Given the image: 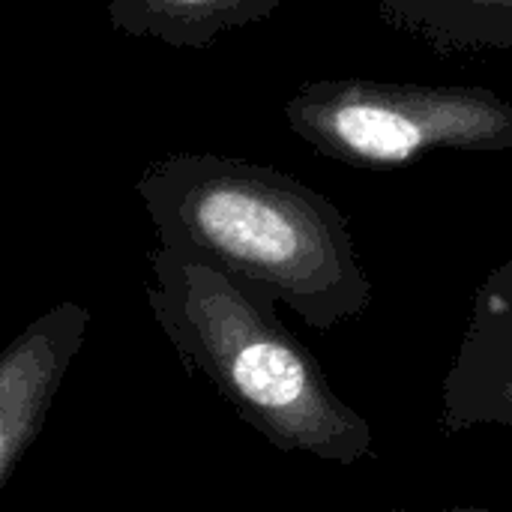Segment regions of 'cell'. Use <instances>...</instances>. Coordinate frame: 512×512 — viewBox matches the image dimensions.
I'll return each instance as SVG.
<instances>
[{"label":"cell","instance_id":"obj_6","mask_svg":"<svg viewBox=\"0 0 512 512\" xmlns=\"http://www.w3.org/2000/svg\"><path fill=\"white\" fill-rule=\"evenodd\" d=\"M378 15L447 57L512 51V0H378Z\"/></svg>","mask_w":512,"mask_h":512},{"label":"cell","instance_id":"obj_3","mask_svg":"<svg viewBox=\"0 0 512 512\" xmlns=\"http://www.w3.org/2000/svg\"><path fill=\"white\" fill-rule=\"evenodd\" d=\"M297 138L351 168H405L438 150H512V102L489 87L330 78L285 105Z\"/></svg>","mask_w":512,"mask_h":512},{"label":"cell","instance_id":"obj_5","mask_svg":"<svg viewBox=\"0 0 512 512\" xmlns=\"http://www.w3.org/2000/svg\"><path fill=\"white\" fill-rule=\"evenodd\" d=\"M444 432L512 426V315L471 309L459 357L444 381Z\"/></svg>","mask_w":512,"mask_h":512},{"label":"cell","instance_id":"obj_2","mask_svg":"<svg viewBox=\"0 0 512 512\" xmlns=\"http://www.w3.org/2000/svg\"><path fill=\"white\" fill-rule=\"evenodd\" d=\"M144 300L186 363L219 399L282 453L333 465L375 456L369 420L339 399L321 363L276 315V303L219 267L174 252H150Z\"/></svg>","mask_w":512,"mask_h":512},{"label":"cell","instance_id":"obj_7","mask_svg":"<svg viewBox=\"0 0 512 512\" xmlns=\"http://www.w3.org/2000/svg\"><path fill=\"white\" fill-rule=\"evenodd\" d=\"M282 0H111L117 33L159 39L171 48H207L219 33L270 18Z\"/></svg>","mask_w":512,"mask_h":512},{"label":"cell","instance_id":"obj_4","mask_svg":"<svg viewBox=\"0 0 512 512\" xmlns=\"http://www.w3.org/2000/svg\"><path fill=\"white\" fill-rule=\"evenodd\" d=\"M87 324L90 312L63 300L0 351V489L45 429Z\"/></svg>","mask_w":512,"mask_h":512},{"label":"cell","instance_id":"obj_8","mask_svg":"<svg viewBox=\"0 0 512 512\" xmlns=\"http://www.w3.org/2000/svg\"><path fill=\"white\" fill-rule=\"evenodd\" d=\"M474 309L512 315V255L483 279V285L474 294Z\"/></svg>","mask_w":512,"mask_h":512},{"label":"cell","instance_id":"obj_1","mask_svg":"<svg viewBox=\"0 0 512 512\" xmlns=\"http://www.w3.org/2000/svg\"><path fill=\"white\" fill-rule=\"evenodd\" d=\"M159 246L201 258L315 330L372 306L345 213L297 177L213 153H174L138 177Z\"/></svg>","mask_w":512,"mask_h":512}]
</instances>
